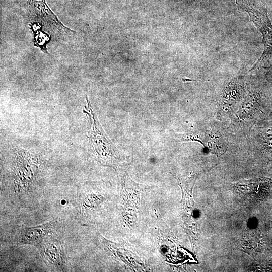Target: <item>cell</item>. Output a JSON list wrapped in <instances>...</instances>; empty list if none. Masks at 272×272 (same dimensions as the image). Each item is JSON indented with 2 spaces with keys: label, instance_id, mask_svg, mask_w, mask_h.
<instances>
[{
  "label": "cell",
  "instance_id": "cell-1",
  "mask_svg": "<svg viewBox=\"0 0 272 272\" xmlns=\"http://www.w3.org/2000/svg\"><path fill=\"white\" fill-rule=\"evenodd\" d=\"M86 99L87 105L83 111L89 124L88 138L90 151L99 164L116 171L124 156L105 133L86 95Z\"/></svg>",
  "mask_w": 272,
  "mask_h": 272
},
{
  "label": "cell",
  "instance_id": "cell-2",
  "mask_svg": "<svg viewBox=\"0 0 272 272\" xmlns=\"http://www.w3.org/2000/svg\"><path fill=\"white\" fill-rule=\"evenodd\" d=\"M39 164L37 160L26 152L20 151L15 154L9 188L10 196L20 199L30 193L39 176Z\"/></svg>",
  "mask_w": 272,
  "mask_h": 272
},
{
  "label": "cell",
  "instance_id": "cell-3",
  "mask_svg": "<svg viewBox=\"0 0 272 272\" xmlns=\"http://www.w3.org/2000/svg\"><path fill=\"white\" fill-rule=\"evenodd\" d=\"M238 8L248 13L250 20L262 36L263 51L251 69L249 73L258 69L272 56V24L266 8L256 3L254 0H235Z\"/></svg>",
  "mask_w": 272,
  "mask_h": 272
},
{
  "label": "cell",
  "instance_id": "cell-4",
  "mask_svg": "<svg viewBox=\"0 0 272 272\" xmlns=\"http://www.w3.org/2000/svg\"><path fill=\"white\" fill-rule=\"evenodd\" d=\"M27 1L30 14L33 18V21L37 22L38 25L41 26L40 30L42 29V27H44L48 30L49 33L57 36L70 33H75V31L65 27L61 23L49 8L45 0H27Z\"/></svg>",
  "mask_w": 272,
  "mask_h": 272
},
{
  "label": "cell",
  "instance_id": "cell-5",
  "mask_svg": "<svg viewBox=\"0 0 272 272\" xmlns=\"http://www.w3.org/2000/svg\"><path fill=\"white\" fill-rule=\"evenodd\" d=\"M58 224L57 221L53 220L32 227L18 226L13 232L12 241L17 245L37 246L45 238L54 233Z\"/></svg>",
  "mask_w": 272,
  "mask_h": 272
},
{
  "label": "cell",
  "instance_id": "cell-6",
  "mask_svg": "<svg viewBox=\"0 0 272 272\" xmlns=\"http://www.w3.org/2000/svg\"><path fill=\"white\" fill-rule=\"evenodd\" d=\"M36 247L43 261L48 266L56 271H65L67 257L62 243L59 240L50 235Z\"/></svg>",
  "mask_w": 272,
  "mask_h": 272
},
{
  "label": "cell",
  "instance_id": "cell-7",
  "mask_svg": "<svg viewBox=\"0 0 272 272\" xmlns=\"http://www.w3.org/2000/svg\"><path fill=\"white\" fill-rule=\"evenodd\" d=\"M247 96L243 76L232 79L224 88L220 104V114H229L230 110Z\"/></svg>",
  "mask_w": 272,
  "mask_h": 272
},
{
  "label": "cell",
  "instance_id": "cell-8",
  "mask_svg": "<svg viewBox=\"0 0 272 272\" xmlns=\"http://www.w3.org/2000/svg\"><path fill=\"white\" fill-rule=\"evenodd\" d=\"M119 184L121 186V195L124 203L139 209L140 193L150 187L139 184L130 179L124 171L117 169Z\"/></svg>",
  "mask_w": 272,
  "mask_h": 272
},
{
  "label": "cell",
  "instance_id": "cell-9",
  "mask_svg": "<svg viewBox=\"0 0 272 272\" xmlns=\"http://www.w3.org/2000/svg\"><path fill=\"white\" fill-rule=\"evenodd\" d=\"M271 186V179L259 178L239 182L237 187L240 192L246 195V198L260 200L267 196Z\"/></svg>",
  "mask_w": 272,
  "mask_h": 272
},
{
  "label": "cell",
  "instance_id": "cell-10",
  "mask_svg": "<svg viewBox=\"0 0 272 272\" xmlns=\"http://www.w3.org/2000/svg\"><path fill=\"white\" fill-rule=\"evenodd\" d=\"M182 190V197L180 202L183 213V219L186 229L191 237L197 236V229L193 218L194 202L188 192L179 184Z\"/></svg>",
  "mask_w": 272,
  "mask_h": 272
},
{
  "label": "cell",
  "instance_id": "cell-11",
  "mask_svg": "<svg viewBox=\"0 0 272 272\" xmlns=\"http://www.w3.org/2000/svg\"><path fill=\"white\" fill-rule=\"evenodd\" d=\"M103 196L98 193H87L79 195L77 209L79 213L85 214L97 209L103 202Z\"/></svg>",
  "mask_w": 272,
  "mask_h": 272
},
{
  "label": "cell",
  "instance_id": "cell-12",
  "mask_svg": "<svg viewBox=\"0 0 272 272\" xmlns=\"http://www.w3.org/2000/svg\"><path fill=\"white\" fill-rule=\"evenodd\" d=\"M258 149L264 155L272 157V125L267 124L257 129Z\"/></svg>",
  "mask_w": 272,
  "mask_h": 272
},
{
  "label": "cell",
  "instance_id": "cell-13",
  "mask_svg": "<svg viewBox=\"0 0 272 272\" xmlns=\"http://www.w3.org/2000/svg\"><path fill=\"white\" fill-rule=\"evenodd\" d=\"M267 77L268 78L267 79L270 82L272 86V71H269L267 73ZM268 119H272V110H271V112L269 114Z\"/></svg>",
  "mask_w": 272,
  "mask_h": 272
},
{
  "label": "cell",
  "instance_id": "cell-14",
  "mask_svg": "<svg viewBox=\"0 0 272 272\" xmlns=\"http://www.w3.org/2000/svg\"><path fill=\"white\" fill-rule=\"evenodd\" d=\"M272 67V66H270V67Z\"/></svg>",
  "mask_w": 272,
  "mask_h": 272
}]
</instances>
